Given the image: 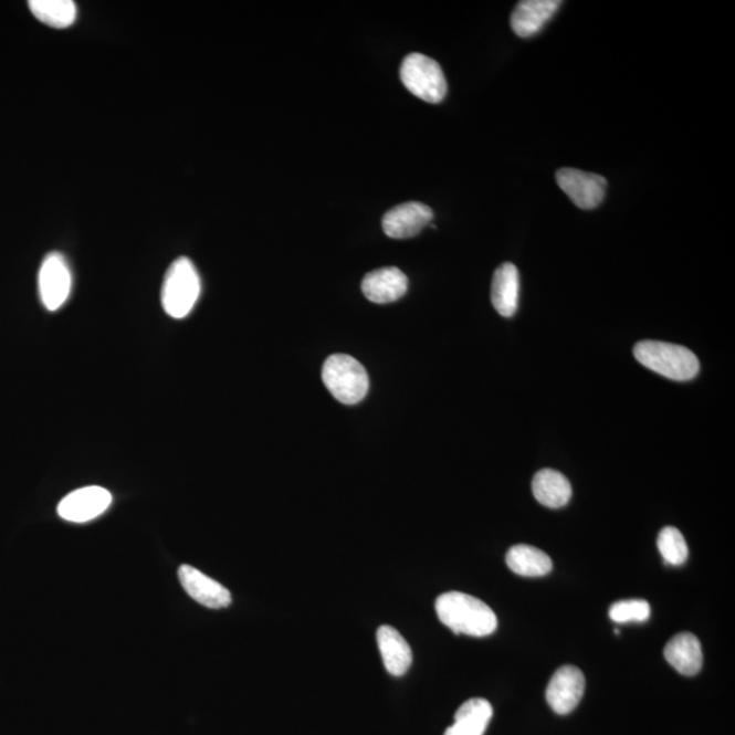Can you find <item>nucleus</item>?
<instances>
[{
    "label": "nucleus",
    "instance_id": "nucleus-1",
    "mask_svg": "<svg viewBox=\"0 0 735 735\" xmlns=\"http://www.w3.org/2000/svg\"><path fill=\"white\" fill-rule=\"evenodd\" d=\"M439 620L454 633L468 637H490L497 628V617L485 602L468 594H441L437 601Z\"/></svg>",
    "mask_w": 735,
    "mask_h": 735
},
{
    "label": "nucleus",
    "instance_id": "nucleus-2",
    "mask_svg": "<svg viewBox=\"0 0 735 735\" xmlns=\"http://www.w3.org/2000/svg\"><path fill=\"white\" fill-rule=\"evenodd\" d=\"M633 355L643 367L670 380H692L700 370L695 353L680 345L642 340L634 346Z\"/></svg>",
    "mask_w": 735,
    "mask_h": 735
},
{
    "label": "nucleus",
    "instance_id": "nucleus-3",
    "mask_svg": "<svg viewBox=\"0 0 735 735\" xmlns=\"http://www.w3.org/2000/svg\"><path fill=\"white\" fill-rule=\"evenodd\" d=\"M201 296V279L188 258H179L170 264L162 285V307L174 319L190 315Z\"/></svg>",
    "mask_w": 735,
    "mask_h": 735
},
{
    "label": "nucleus",
    "instance_id": "nucleus-4",
    "mask_svg": "<svg viewBox=\"0 0 735 735\" xmlns=\"http://www.w3.org/2000/svg\"><path fill=\"white\" fill-rule=\"evenodd\" d=\"M323 384L340 403L356 405L366 398L369 378L366 368L348 355H333L322 370Z\"/></svg>",
    "mask_w": 735,
    "mask_h": 735
},
{
    "label": "nucleus",
    "instance_id": "nucleus-5",
    "mask_svg": "<svg viewBox=\"0 0 735 735\" xmlns=\"http://www.w3.org/2000/svg\"><path fill=\"white\" fill-rule=\"evenodd\" d=\"M401 81L410 93L423 102L438 104L447 94V81L440 64L422 54H410L403 59L399 70Z\"/></svg>",
    "mask_w": 735,
    "mask_h": 735
},
{
    "label": "nucleus",
    "instance_id": "nucleus-6",
    "mask_svg": "<svg viewBox=\"0 0 735 735\" xmlns=\"http://www.w3.org/2000/svg\"><path fill=\"white\" fill-rule=\"evenodd\" d=\"M72 272L66 259L57 252L46 255L39 273V292L41 303L51 313L63 307L72 293Z\"/></svg>",
    "mask_w": 735,
    "mask_h": 735
},
{
    "label": "nucleus",
    "instance_id": "nucleus-7",
    "mask_svg": "<svg viewBox=\"0 0 735 735\" xmlns=\"http://www.w3.org/2000/svg\"><path fill=\"white\" fill-rule=\"evenodd\" d=\"M558 187L579 209L592 210L607 196L608 181L601 175L584 172L574 168H561L556 174Z\"/></svg>",
    "mask_w": 735,
    "mask_h": 735
},
{
    "label": "nucleus",
    "instance_id": "nucleus-8",
    "mask_svg": "<svg viewBox=\"0 0 735 735\" xmlns=\"http://www.w3.org/2000/svg\"><path fill=\"white\" fill-rule=\"evenodd\" d=\"M112 495L102 486H86L76 490L57 505V514L64 521L85 523L96 519L108 510Z\"/></svg>",
    "mask_w": 735,
    "mask_h": 735
},
{
    "label": "nucleus",
    "instance_id": "nucleus-9",
    "mask_svg": "<svg viewBox=\"0 0 735 735\" xmlns=\"http://www.w3.org/2000/svg\"><path fill=\"white\" fill-rule=\"evenodd\" d=\"M586 687L585 674L575 666L557 670L546 690V700L555 713L567 715L578 707Z\"/></svg>",
    "mask_w": 735,
    "mask_h": 735
},
{
    "label": "nucleus",
    "instance_id": "nucleus-10",
    "mask_svg": "<svg viewBox=\"0 0 735 735\" xmlns=\"http://www.w3.org/2000/svg\"><path fill=\"white\" fill-rule=\"evenodd\" d=\"M432 220L433 211L429 206L420 202H406L388 210L381 220V225L388 238L410 239L431 225Z\"/></svg>",
    "mask_w": 735,
    "mask_h": 735
},
{
    "label": "nucleus",
    "instance_id": "nucleus-11",
    "mask_svg": "<svg viewBox=\"0 0 735 735\" xmlns=\"http://www.w3.org/2000/svg\"><path fill=\"white\" fill-rule=\"evenodd\" d=\"M179 579L188 596L210 609L228 608L232 602L231 592L209 576L191 566L179 568Z\"/></svg>",
    "mask_w": 735,
    "mask_h": 735
},
{
    "label": "nucleus",
    "instance_id": "nucleus-12",
    "mask_svg": "<svg viewBox=\"0 0 735 735\" xmlns=\"http://www.w3.org/2000/svg\"><path fill=\"white\" fill-rule=\"evenodd\" d=\"M408 276L398 267L374 270L363 280V293L369 302L388 304L402 298L408 292Z\"/></svg>",
    "mask_w": 735,
    "mask_h": 735
},
{
    "label": "nucleus",
    "instance_id": "nucleus-13",
    "mask_svg": "<svg viewBox=\"0 0 735 735\" xmlns=\"http://www.w3.org/2000/svg\"><path fill=\"white\" fill-rule=\"evenodd\" d=\"M561 4L558 0H523L511 14V27L519 38L535 36L555 17Z\"/></svg>",
    "mask_w": 735,
    "mask_h": 735
},
{
    "label": "nucleus",
    "instance_id": "nucleus-14",
    "mask_svg": "<svg viewBox=\"0 0 735 735\" xmlns=\"http://www.w3.org/2000/svg\"><path fill=\"white\" fill-rule=\"evenodd\" d=\"M521 279L515 264L504 263L500 266L492 282V303L497 313L504 317H513L519 305Z\"/></svg>",
    "mask_w": 735,
    "mask_h": 735
},
{
    "label": "nucleus",
    "instance_id": "nucleus-15",
    "mask_svg": "<svg viewBox=\"0 0 735 735\" xmlns=\"http://www.w3.org/2000/svg\"><path fill=\"white\" fill-rule=\"evenodd\" d=\"M378 645L388 673L401 678L411 666L413 654L406 639L396 628L384 626L378 629Z\"/></svg>",
    "mask_w": 735,
    "mask_h": 735
},
{
    "label": "nucleus",
    "instance_id": "nucleus-16",
    "mask_svg": "<svg viewBox=\"0 0 735 735\" xmlns=\"http://www.w3.org/2000/svg\"><path fill=\"white\" fill-rule=\"evenodd\" d=\"M666 661L684 675H695L703 666V651L699 639L690 632L679 633L664 647Z\"/></svg>",
    "mask_w": 735,
    "mask_h": 735
},
{
    "label": "nucleus",
    "instance_id": "nucleus-17",
    "mask_svg": "<svg viewBox=\"0 0 735 735\" xmlns=\"http://www.w3.org/2000/svg\"><path fill=\"white\" fill-rule=\"evenodd\" d=\"M493 716L492 704L485 699H470L456 711L454 725L444 735H484Z\"/></svg>",
    "mask_w": 735,
    "mask_h": 735
},
{
    "label": "nucleus",
    "instance_id": "nucleus-18",
    "mask_svg": "<svg viewBox=\"0 0 735 735\" xmlns=\"http://www.w3.org/2000/svg\"><path fill=\"white\" fill-rule=\"evenodd\" d=\"M533 495L548 508H561L569 503L573 487L569 481L556 470H540L533 479Z\"/></svg>",
    "mask_w": 735,
    "mask_h": 735
},
{
    "label": "nucleus",
    "instance_id": "nucleus-19",
    "mask_svg": "<svg viewBox=\"0 0 735 735\" xmlns=\"http://www.w3.org/2000/svg\"><path fill=\"white\" fill-rule=\"evenodd\" d=\"M505 561L513 573L527 578L548 575L553 568L550 557L545 552L525 544L513 546Z\"/></svg>",
    "mask_w": 735,
    "mask_h": 735
},
{
    "label": "nucleus",
    "instance_id": "nucleus-20",
    "mask_svg": "<svg viewBox=\"0 0 735 735\" xmlns=\"http://www.w3.org/2000/svg\"><path fill=\"white\" fill-rule=\"evenodd\" d=\"M29 8L39 21L52 28H69L76 19V6L72 0H31Z\"/></svg>",
    "mask_w": 735,
    "mask_h": 735
},
{
    "label": "nucleus",
    "instance_id": "nucleus-21",
    "mask_svg": "<svg viewBox=\"0 0 735 735\" xmlns=\"http://www.w3.org/2000/svg\"><path fill=\"white\" fill-rule=\"evenodd\" d=\"M658 549L670 566H682L690 556L684 535L675 527L663 528L658 537Z\"/></svg>",
    "mask_w": 735,
    "mask_h": 735
},
{
    "label": "nucleus",
    "instance_id": "nucleus-22",
    "mask_svg": "<svg viewBox=\"0 0 735 735\" xmlns=\"http://www.w3.org/2000/svg\"><path fill=\"white\" fill-rule=\"evenodd\" d=\"M650 615V605L643 599H628V601L616 602L611 605L609 610L610 619L619 622V624L644 622L649 620Z\"/></svg>",
    "mask_w": 735,
    "mask_h": 735
}]
</instances>
